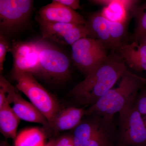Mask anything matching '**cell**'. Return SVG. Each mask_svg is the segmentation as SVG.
Returning a JSON list of instances; mask_svg holds the SVG:
<instances>
[{"label": "cell", "instance_id": "obj_14", "mask_svg": "<svg viewBox=\"0 0 146 146\" xmlns=\"http://www.w3.org/2000/svg\"><path fill=\"white\" fill-rule=\"evenodd\" d=\"M13 104L12 108L20 119L50 126L48 120L39 110L31 103L24 99L18 93L15 97Z\"/></svg>", "mask_w": 146, "mask_h": 146}, {"label": "cell", "instance_id": "obj_27", "mask_svg": "<svg viewBox=\"0 0 146 146\" xmlns=\"http://www.w3.org/2000/svg\"><path fill=\"white\" fill-rule=\"evenodd\" d=\"M0 146H10V145H9V144L7 143V141H2V142H1Z\"/></svg>", "mask_w": 146, "mask_h": 146}, {"label": "cell", "instance_id": "obj_7", "mask_svg": "<svg viewBox=\"0 0 146 146\" xmlns=\"http://www.w3.org/2000/svg\"><path fill=\"white\" fill-rule=\"evenodd\" d=\"M107 48L99 39L82 38L72 45V59L86 77L107 58Z\"/></svg>", "mask_w": 146, "mask_h": 146}, {"label": "cell", "instance_id": "obj_26", "mask_svg": "<svg viewBox=\"0 0 146 146\" xmlns=\"http://www.w3.org/2000/svg\"><path fill=\"white\" fill-rule=\"evenodd\" d=\"M138 42L146 45V35L144 36L143 38H141V39L138 41Z\"/></svg>", "mask_w": 146, "mask_h": 146}, {"label": "cell", "instance_id": "obj_8", "mask_svg": "<svg viewBox=\"0 0 146 146\" xmlns=\"http://www.w3.org/2000/svg\"><path fill=\"white\" fill-rule=\"evenodd\" d=\"M42 35V39L63 45L72 46L78 40L90 37L91 33L87 23L85 25L51 23L36 18Z\"/></svg>", "mask_w": 146, "mask_h": 146}, {"label": "cell", "instance_id": "obj_12", "mask_svg": "<svg viewBox=\"0 0 146 146\" xmlns=\"http://www.w3.org/2000/svg\"><path fill=\"white\" fill-rule=\"evenodd\" d=\"M91 2L104 6L101 11L106 19L111 22L127 23L130 11L133 12L138 1L129 0H98Z\"/></svg>", "mask_w": 146, "mask_h": 146}, {"label": "cell", "instance_id": "obj_4", "mask_svg": "<svg viewBox=\"0 0 146 146\" xmlns=\"http://www.w3.org/2000/svg\"><path fill=\"white\" fill-rule=\"evenodd\" d=\"M16 87L23 92L46 117L50 127L60 110L59 102L36 80L31 73H13Z\"/></svg>", "mask_w": 146, "mask_h": 146}, {"label": "cell", "instance_id": "obj_17", "mask_svg": "<svg viewBox=\"0 0 146 146\" xmlns=\"http://www.w3.org/2000/svg\"><path fill=\"white\" fill-rule=\"evenodd\" d=\"M20 120L10 105L0 108V130L5 138L15 139Z\"/></svg>", "mask_w": 146, "mask_h": 146}, {"label": "cell", "instance_id": "obj_13", "mask_svg": "<svg viewBox=\"0 0 146 146\" xmlns=\"http://www.w3.org/2000/svg\"><path fill=\"white\" fill-rule=\"evenodd\" d=\"M117 50L120 56L131 68L146 71V45L133 42L130 44H123Z\"/></svg>", "mask_w": 146, "mask_h": 146}, {"label": "cell", "instance_id": "obj_16", "mask_svg": "<svg viewBox=\"0 0 146 146\" xmlns=\"http://www.w3.org/2000/svg\"><path fill=\"white\" fill-rule=\"evenodd\" d=\"M87 25L91 33V38L99 39L107 48L115 50L110 33L108 21L102 16L101 11L91 15Z\"/></svg>", "mask_w": 146, "mask_h": 146}, {"label": "cell", "instance_id": "obj_9", "mask_svg": "<svg viewBox=\"0 0 146 146\" xmlns=\"http://www.w3.org/2000/svg\"><path fill=\"white\" fill-rule=\"evenodd\" d=\"M33 3L31 0H1V34H10L23 26L30 18Z\"/></svg>", "mask_w": 146, "mask_h": 146}, {"label": "cell", "instance_id": "obj_22", "mask_svg": "<svg viewBox=\"0 0 146 146\" xmlns=\"http://www.w3.org/2000/svg\"><path fill=\"white\" fill-rule=\"evenodd\" d=\"M135 104L137 109L141 115L145 116V119H143L146 125V89H142Z\"/></svg>", "mask_w": 146, "mask_h": 146}, {"label": "cell", "instance_id": "obj_23", "mask_svg": "<svg viewBox=\"0 0 146 146\" xmlns=\"http://www.w3.org/2000/svg\"><path fill=\"white\" fill-rule=\"evenodd\" d=\"M54 146H75L72 136H64L56 140Z\"/></svg>", "mask_w": 146, "mask_h": 146}, {"label": "cell", "instance_id": "obj_20", "mask_svg": "<svg viewBox=\"0 0 146 146\" xmlns=\"http://www.w3.org/2000/svg\"><path fill=\"white\" fill-rule=\"evenodd\" d=\"M17 92L14 87L4 77H0V108L13 103Z\"/></svg>", "mask_w": 146, "mask_h": 146}, {"label": "cell", "instance_id": "obj_24", "mask_svg": "<svg viewBox=\"0 0 146 146\" xmlns=\"http://www.w3.org/2000/svg\"><path fill=\"white\" fill-rule=\"evenodd\" d=\"M56 1L74 10L80 8V1L79 0H56Z\"/></svg>", "mask_w": 146, "mask_h": 146}, {"label": "cell", "instance_id": "obj_3", "mask_svg": "<svg viewBox=\"0 0 146 146\" xmlns=\"http://www.w3.org/2000/svg\"><path fill=\"white\" fill-rule=\"evenodd\" d=\"M74 129L75 146H117V123L115 116L91 115Z\"/></svg>", "mask_w": 146, "mask_h": 146}, {"label": "cell", "instance_id": "obj_1", "mask_svg": "<svg viewBox=\"0 0 146 146\" xmlns=\"http://www.w3.org/2000/svg\"><path fill=\"white\" fill-rule=\"evenodd\" d=\"M127 71L121 57L112 54L72 89L71 95L79 104L90 107L112 89Z\"/></svg>", "mask_w": 146, "mask_h": 146}, {"label": "cell", "instance_id": "obj_21", "mask_svg": "<svg viewBox=\"0 0 146 146\" xmlns=\"http://www.w3.org/2000/svg\"><path fill=\"white\" fill-rule=\"evenodd\" d=\"M8 41L4 35H0V72L1 73L3 69L4 63L5 60L7 53L9 50Z\"/></svg>", "mask_w": 146, "mask_h": 146}, {"label": "cell", "instance_id": "obj_18", "mask_svg": "<svg viewBox=\"0 0 146 146\" xmlns=\"http://www.w3.org/2000/svg\"><path fill=\"white\" fill-rule=\"evenodd\" d=\"M46 135L38 127L23 129L14 139V146H45Z\"/></svg>", "mask_w": 146, "mask_h": 146}, {"label": "cell", "instance_id": "obj_10", "mask_svg": "<svg viewBox=\"0 0 146 146\" xmlns=\"http://www.w3.org/2000/svg\"><path fill=\"white\" fill-rule=\"evenodd\" d=\"M9 50L13 58V73H29L39 76V53L33 40L14 42Z\"/></svg>", "mask_w": 146, "mask_h": 146}, {"label": "cell", "instance_id": "obj_2", "mask_svg": "<svg viewBox=\"0 0 146 146\" xmlns=\"http://www.w3.org/2000/svg\"><path fill=\"white\" fill-rule=\"evenodd\" d=\"M146 79L127 71L117 87L110 90L96 104L85 110V115L115 116L132 102L136 101L138 91L143 89Z\"/></svg>", "mask_w": 146, "mask_h": 146}, {"label": "cell", "instance_id": "obj_19", "mask_svg": "<svg viewBox=\"0 0 146 146\" xmlns=\"http://www.w3.org/2000/svg\"><path fill=\"white\" fill-rule=\"evenodd\" d=\"M133 15L136 23L133 42H138L146 35V1L136 7Z\"/></svg>", "mask_w": 146, "mask_h": 146}, {"label": "cell", "instance_id": "obj_11", "mask_svg": "<svg viewBox=\"0 0 146 146\" xmlns=\"http://www.w3.org/2000/svg\"><path fill=\"white\" fill-rule=\"evenodd\" d=\"M38 13L40 19L51 23L80 25H85L87 23L75 11L58 2L56 0L40 9Z\"/></svg>", "mask_w": 146, "mask_h": 146}, {"label": "cell", "instance_id": "obj_5", "mask_svg": "<svg viewBox=\"0 0 146 146\" xmlns=\"http://www.w3.org/2000/svg\"><path fill=\"white\" fill-rule=\"evenodd\" d=\"M33 41L39 53V76L57 81L68 79L70 75L71 66L68 56L44 39Z\"/></svg>", "mask_w": 146, "mask_h": 146}, {"label": "cell", "instance_id": "obj_15", "mask_svg": "<svg viewBox=\"0 0 146 146\" xmlns=\"http://www.w3.org/2000/svg\"><path fill=\"white\" fill-rule=\"evenodd\" d=\"M85 110L70 107L60 110L56 116L50 127L55 131L75 129L81 123Z\"/></svg>", "mask_w": 146, "mask_h": 146}, {"label": "cell", "instance_id": "obj_25", "mask_svg": "<svg viewBox=\"0 0 146 146\" xmlns=\"http://www.w3.org/2000/svg\"><path fill=\"white\" fill-rule=\"evenodd\" d=\"M56 140L54 139H52L50 140L45 146H54Z\"/></svg>", "mask_w": 146, "mask_h": 146}, {"label": "cell", "instance_id": "obj_6", "mask_svg": "<svg viewBox=\"0 0 146 146\" xmlns=\"http://www.w3.org/2000/svg\"><path fill=\"white\" fill-rule=\"evenodd\" d=\"M136 101L119 112L117 146H146V125Z\"/></svg>", "mask_w": 146, "mask_h": 146}]
</instances>
